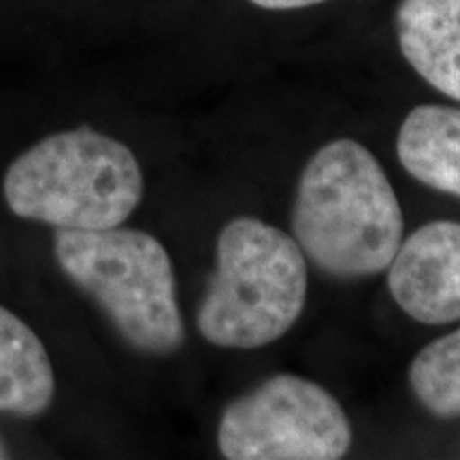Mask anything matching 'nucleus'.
I'll list each match as a JSON object with an SVG mask.
<instances>
[{
    "label": "nucleus",
    "instance_id": "nucleus-1",
    "mask_svg": "<svg viewBox=\"0 0 460 460\" xmlns=\"http://www.w3.org/2000/svg\"><path fill=\"white\" fill-rule=\"evenodd\" d=\"M402 211L377 158L360 143H326L305 166L292 230L303 254L339 279L386 271L402 241Z\"/></svg>",
    "mask_w": 460,
    "mask_h": 460
},
{
    "label": "nucleus",
    "instance_id": "nucleus-2",
    "mask_svg": "<svg viewBox=\"0 0 460 460\" xmlns=\"http://www.w3.org/2000/svg\"><path fill=\"white\" fill-rule=\"evenodd\" d=\"M305 301L307 264L296 241L256 217H234L217 239L216 273L197 324L217 348L256 349L284 337Z\"/></svg>",
    "mask_w": 460,
    "mask_h": 460
},
{
    "label": "nucleus",
    "instance_id": "nucleus-3",
    "mask_svg": "<svg viewBox=\"0 0 460 460\" xmlns=\"http://www.w3.org/2000/svg\"><path fill=\"white\" fill-rule=\"evenodd\" d=\"M15 216L66 230L119 226L143 197V175L124 143L90 128L39 141L4 175Z\"/></svg>",
    "mask_w": 460,
    "mask_h": 460
},
{
    "label": "nucleus",
    "instance_id": "nucleus-4",
    "mask_svg": "<svg viewBox=\"0 0 460 460\" xmlns=\"http://www.w3.org/2000/svg\"><path fill=\"white\" fill-rule=\"evenodd\" d=\"M62 271L101 305L132 348L172 354L186 329L177 303L171 258L158 239L132 228L56 233Z\"/></svg>",
    "mask_w": 460,
    "mask_h": 460
},
{
    "label": "nucleus",
    "instance_id": "nucleus-5",
    "mask_svg": "<svg viewBox=\"0 0 460 460\" xmlns=\"http://www.w3.org/2000/svg\"><path fill=\"white\" fill-rule=\"evenodd\" d=\"M217 444L230 460H337L352 446V427L329 390L281 373L230 402Z\"/></svg>",
    "mask_w": 460,
    "mask_h": 460
},
{
    "label": "nucleus",
    "instance_id": "nucleus-6",
    "mask_svg": "<svg viewBox=\"0 0 460 460\" xmlns=\"http://www.w3.org/2000/svg\"><path fill=\"white\" fill-rule=\"evenodd\" d=\"M388 288L402 312L422 324L460 320V222L424 224L401 241Z\"/></svg>",
    "mask_w": 460,
    "mask_h": 460
},
{
    "label": "nucleus",
    "instance_id": "nucleus-7",
    "mask_svg": "<svg viewBox=\"0 0 460 460\" xmlns=\"http://www.w3.org/2000/svg\"><path fill=\"white\" fill-rule=\"evenodd\" d=\"M396 34L420 77L460 102V0H401Z\"/></svg>",
    "mask_w": 460,
    "mask_h": 460
},
{
    "label": "nucleus",
    "instance_id": "nucleus-8",
    "mask_svg": "<svg viewBox=\"0 0 460 460\" xmlns=\"http://www.w3.org/2000/svg\"><path fill=\"white\" fill-rule=\"evenodd\" d=\"M396 154L413 180L460 199V107L411 109L399 130Z\"/></svg>",
    "mask_w": 460,
    "mask_h": 460
},
{
    "label": "nucleus",
    "instance_id": "nucleus-9",
    "mask_svg": "<svg viewBox=\"0 0 460 460\" xmlns=\"http://www.w3.org/2000/svg\"><path fill=\"white\" fill-rule=\"evenodd\" d=\"M54 371L45 345L24 320L0 307V411L32 418L54 399Z\"/></svg>",
    "mask_w": 460,
    "mask_h": 460
},
{
    "label": "nucleus",
    "instance_id": "nucleus-10",
    "mask_svg": "<svg viewBox=\"0 0 460 460\" xmlns=\"http://www.w3.org/2000/svg\"><path fill=\"white\" fill-rule=\"evenodd\" d=\"M413 394L437 418H460V329L435 339L410 367Z\"/></svg>",
    "mask_w": 460,
    "mask_h": 460
},
{
    "label": "nucleus",
    "instance_id": "nucleus-11",
    "mask_svg": "<svg viewBox=\"0 0 460 460\" xmlns=\"http://www.w3.org/2000/svg\"><path fill=\"white\" fill-rule=\"evenodd\" d=\"M250 3L258 4L262 9H303V7H312V4H320L324 0H250Z\"/></svg>",
    "mask_w": 460,
    "mask_h": 460
},
{
    "label": "nucleus",
    "instance_id": "nucleus-12",
    "mask_svg": "<svg viewBox=\"0 0 460 460\" xmlns=\"http://www.w3.org/2000/svg\"><path fill=\"white\" fill-rule=\"evenodd\" d=\"M4 456V452H3V446H0V458H3Z\"/></svg>",
    "mask_w": 460,
    "mask_h": 460
}]
</instances>
